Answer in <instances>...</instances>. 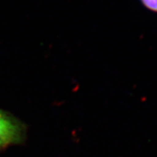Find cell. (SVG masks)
<instances>
[{
  "instance_id": "cell-1",
  "label": "cell",
  "mask_w": 157,
  "mask_h": 157,
  "mask_svg": "<svg viewBox=\"0 0 157 157\" xmlns=\"http://www.w3.org/2000/svg\"><path fill=\"white\" fill-rule=\"evenodd\" d=\"M21 136V129L17 124L0 112V147L18 140Z\"/></svg>"
},
{
  "instance_id": "cell-2",
  "label": "cell",
  "mask_w": 157,
  "mask_h": 157,
  "mask_svg": "<svg viewBox=\"0 0 157 157\" xmlns=\"http://www.w3.org/2000/svg\"><path fill=\"white\" fill-rule=\"evenodd\" d=\"M142 5L149 11L157 13V0H140Z\"/></svg>"
}]
</instances>
